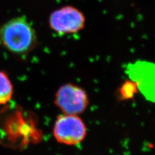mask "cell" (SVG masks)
Here are the masks:
<instances>
[{"label":"cell","mask_w":155,"mask_h":155,"mask_svg":"<svg viewBox=\"0 0 155 155\" xmlns=\"http://www.w3.org/2000/svg\"><path fill=\"white\" fill-rule=\"evenodd\" d=\"M38 37L25 16L8 19L0 25V46L19 59H25L36 48Z\"/></svg>","instance_id":"1"},{"label":"cell","mask_w":155,"mask_h":155,"mask_svg":"<svg viewBox=\"0 0 155 155\" xmlns=\"http://www.w3.org/2000/svg\"><path fill=\"white\" fill-rule=\"evenodd\" d=\"M85 23L84 12L72 5H65L54 10L48 18L51 30L61 36L80 32L85 28Z\"/></svg>","instance_id":"2"},{"label":"cell","mask_w":155,"mask_h":155,"mask_svg":"<svg viewBox=\"0 0 155 155\" xmlns=\"http://www.w3.org/2000/svg\"><path fill=\"white\" fill-rule=\"evenodd\" d=\"M56 140L66 145H76L85 138L86 127L78 116L64 114L58 117L53 128Z\"/></svg>","instance_id":"3"},{"label":"cell","mask_w":155,"mask_h":155,"mask_svg":"<svg viewBox=\"0 0 155 155\" xmlns=\"http://www.w3.org/2000/svg\"><path fill=\"white\" fill-rule=\"evenodd\" d=\"M55 103L65 114L77 116L84 112L89 101L84 89L69 84L62 85L58 90Z\"/></svg>","instance_id":"4"},{"label":"cell","mask_w":155,"mask_h":155,"mask_svg":"<svg viewBox=\"0 0 155 155\" xmlns=\"http://www.w3.org/2000/svg\"><path fill=\"white\" fill-rule=\"evenodd\" d=\"M13 85L8 74L0 70V105L7 104L13 95Z\"/></svg>","instance_id":"5"}]
</instances>
